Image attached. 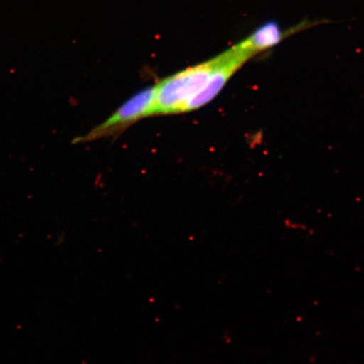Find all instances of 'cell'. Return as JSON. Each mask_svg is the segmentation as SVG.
I'll return each mask as SVG.
<instances>
[{"instance_id": "1", "label": "cell", "mask_w": 364, "mask_h": 364, "mask_svg": "<svg viewBox=\"0 0 364 364\" xmlns=\"http://www.w3.org/2000/svg\"><path fill=\"white\" fill-rule=\"evenodd\" d=\"M245 61L233 48L206 62L166 77L156 85L154 116L177 115L213 101Z\"/></svg>"}, {"instance_id": "2", "label": "cell", "mask_w": 364, "mask_h": 364, "mask_svg": "<svg viewBox=\"0 0 364 364\" xmlns=\"http://www.w3.org/2000/svg\"><path fill=\"white\" fill-rule=\"evenodd\" d=\"M156 95V85L140 90L122 104L108 119L95 127L87 134L77 138L74 143H87L119 134L135 122L154 116Z\"/></svg>"}, {"instance_id": "3", "label": "cell", "mask_w": 364, "mask_h": 364, "mask_svg": "<svg viewBox=\"0 0 364 364\" xmlns=\"http://www.w3.org/2000/svg\"><path fill=\"white\" fill-rule=\"evenodd\" d=\"M311 26V23L302 22L298 26L291 27L290 29L283 30L277 23L268 22L258 27L239 44L250 57L253 58L257 54L274 48L289 36L296 34Z\"/></svg>"}]
</instances>
